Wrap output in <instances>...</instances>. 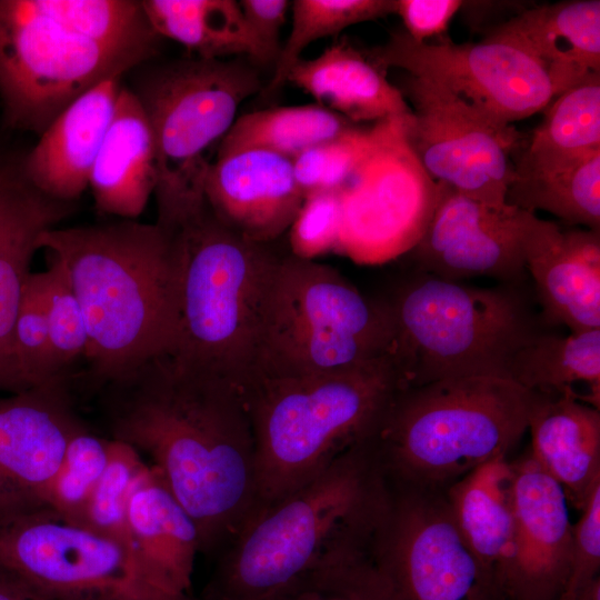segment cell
<instances>
[{"label": "cell", "instance_id": "obj_1", "mask_svg": "<svg viewBox=\"0 0 600 600\" xmlns=\"http://www.w3.org/2000/svg\"><path fill=\"white\" fill-rule=\"evenodd\" d=\"M100 389L111 439L147 456L214 558L259 508L243 389L166 354Z\"/></svg>", "mask_w": 600, "mask_h": 600}, {"label": "cell", "instance_id": "obj_2", "mask_svg": "<svg viewBox=\"0 0 600 600\" xmlns=\"http://www.w3.org/2000/svg\"><path fill=\"white\" fill-rule=\"evenodd\" d=\"M390 486L371 439L259 508L213 558L197 600H282L322 574L372 559Z\"/></svg>", "mask_w": 600, "mask_h": 600}, {"label": "cell", "instance_id": "obj_3", "mask_svg": "<svg viewBox=\"0 0 600 600\" xmlns=\"http://www.w3.org/2000/svg\"><path fill=\"white\" fill-rule=\"evenodd\" d=\"M39 248L63 269L84 314L98 388L167 354L176 322L173 232L137 220L52 228Z\"/></svg>", "mask_w": 600, "mask_h": 600}, {"label": "cell", "instance_id": "obj_4", "mask_svg": "<svg viewBox=\"0 0 600 600\" xmlns=\"http://www.w3.org/2000/svg\"><path fill=\"white\" fill-rule=\"evenodd\" d=\"M534 393L509 379L464 377L398 388L371 442L392 488L444 492L508 459L528 431Z\"/></svg>", "mask_w": 600, "mask_h": 600}, {"label": "cell", "instance_id": "obj_5", "mask_svg": "<svg viewBox=\"0 0 600 600\" xmlns=\"http://www.w3.org/2000/svg\"><path fill=\"white\" fill-rule=\"evenodd\" d=\"M398 388L390 356L324 374L253 379L244 396L259 508L311 482L370 439Z\"/></svg>", "mask_w": 600, "mask_h": 600}, {"label": "cell", "instance_id": "obj_6", "mask_svg": "<svg viewBox=\"0 0 600 600\" xmlns=\"http://www.w3.org/2000/svg\"><path fill=\"white\" fill-rule=\"evenodd\" d=\"M173 237L176 322L166 356L244 390L254 376L262 304L281 256L271 243L230 230L207 203Z\"/></svg>", "mask_w": 600, "mask_h": 600}, {"label": "cell", "instance_id": "obj_7", "mask_svg": "<svg viewBox=\"0 0 600 600\" xmlns=\"http://www.w3.org/2000/svg\"><path fill=\"white\" fill-rule=\"evenodd\" d=\"M524 290L413 271L382 299L393 326L390 357L399 388L464 377L509 379L514 356L541 330Z\"/></svg>", "mask_w": 600, "mask_h": 600}, {"label": "cell", "instance_id": "obj_8", "mask_svg": "<svg viewBox=\"0 0 600 600\" xmlns=\"http://www.w3.org/2000/svg\"><path fill=\"white\" fill-rule=\"evenodd\" d=\"M392 340L382 299L330 266L281 256L262 304L253 379L346 370L390 356Z\"/></svg>", "mask_w": 600, "mask_h": 600}, {"label": "cell", "instance_id": "obj_9", "mask_svg": "<svg viewBox=\"0 0 600 600\" xmlns=\"http://www.w3.org/2000/svg\"><path fill=\"white\" fill-rule=\"evenodd\" d=\"M261 89L257 69L242 58L189 56L141 77L133 92L153 140L157 224L174 231L206 206L212 151L238 118L241 103Z\"/></svg>", "mask_w": 600, "mask_h": 600}, {"label": "cell", "instance_id": "obj_10", "mask_svg": "<svg viewBox=\"0 0 600 600\" xmlns=\"http://www.w3.org/2000/svg\"><path fill=\"white\" fill-rule=\"evenodd\" d=\"M154 53L86 38L33 0H0V103L7 127L41 134L76 99Z\"/></svg>", "mask_w": 600, "mask_h": 600}, {"label": "cell", "instance_id": "obj_11", "mask_svg": "<svg viewBox=\"0 0 600 600\" xmlns=\"http://www.w3.org/2000/svg\"><path fill=\"white\" fill-rule=\"evenodd\" d=\"M0 567L53 600H197L162 587L126 543L48 508L0 521Z\"/></svg>", "mask_w": 600, "mask_h": 600}, {"label": "cell", "instance_id": "obj_12", "mask_svg": "<svg viewBox=\"0 0 600 600\" xmlns=\"http://www.w3.org/2000/svg\"><path fill=\"white\" fill-rule=\"evenodd\" d=\"M372 562L397 600H507L460 532L444 492L390 487Z\"/></svg>", "mask_w": 600, "mask_h": 600}, {"label": "cell", "instance_id": "obj_13", "mask_svg": "<svg viewBox=\"0 0 600 600\" xmlns=\"http://www.w3.org/2000/svg\"><path fill=\"white\" fill-rule=\"evenodd\" d=\"M386 70L434 81L502 126L543 111L556 98L546 67L513 40L490 31L480 42H416L404 30L368 51Z\"/></svg>", "mask_w": 600, "mask_h": 600}, {"label": "cell", "instance_id": "obj_14", "mask_svg": "<svg viewBox=\"0 0 600 600\" xmlns=\"http://www.w3.org/2000/svg\"><path fill=\"white\" fill-rule=\"evenodd\" d=\"M398 89L411 109L406 138L436 182L492 206H506L513 179L511 157L522 138L446 87L406 73Z\"/></svg>", "mask_w": 600, "mask_h": 600}, {"label": "cell", "instance_id": "obj_15", "mask_svg": "<svg viewBox=\"0 0 600 600\" xmlns=\"http://www.w3.org/2000/svg\"><path fill=\"white\" fill-rule=\"evenodd\" d=\"M409 120L380 121L376 147L341 188L338 248L357 260L409 252L440 201L443 184L430 178L407 141Z\"/></svg>", "mask_w": 600, "mask_h": 600}, {"label": "cell", "instance_id": "obj_16", "mask_svg": "<svg viewBox=\"0 0 600 600\" xmlns=\"http://www.w3.org/2000/svg\"><path fill=\"white\" fill-rule=\"evenodd\" d=\"M522 210L492 206L443 184L440 201L409 251L414 271L462 281L488 277L523 286Z\"/></svg>", "mask_w": 600, "mask_h": 600}, {"label": "cell", "instance_id": "obj_17", "mask_svg": "<svg viewBox=\"0 0 600 600\" xmlns=\"http://www.w3.org/2000/svg\"><path fill=\"white\" fill-rule=\"evenodd\" d=\"M81 426L67 380L0 397V521L46 508L48 487Z\"/></svg>", "mask_w": 600, "mask_h": 600}, {"label": "cell", "instance_id": "obj_18", "mask_svg": "<svg viewBox=\"0 0 600 600\" xmlns=\"http://www.w3.org/2000/svg\"><path fill=\"white\" fill-rule=\"evenodd\" d=\"M510 469L514 557L508 600H557L572 548L569 501L529 450L510 462Z\"/></svg>", "mask_w": 600, "mask_h": 600}, {"label": "cell", "instance_id": "obj_19", "mask_svg": "<svg viewBox=\"0 0 600 600\" xmlns=\"http://www.w3.org/2000/svg\"><path fill=\"white\" fill-rule=\"evenodd\" d=\"M524 267L548 324L600 329V231L563 229L522 210Z\"/></svg>", "mask_w": 600, "mask_h": 600}, {"label": "cell", "instance_id": "obj_20", "mask_svg": "<svg viewBox=\"0 0 600 600\" xmlns=\"http://www.w3.org/2000/svg\"><path fill=\"white\" fill-rule=\"evenodd\" d=\"M73 210L74 202L37 189L24 174L22 160L0 154V392L28 390L14 357L16 318L40 237Z\"/></svg>", "mask_w": 600, "mask_h": 600}, {"label": "cell", "instance_id": "obj_21", "mask_svg": "<svg viewBox=\"0 0 600 600\" xmlns=\"http://www.w3.org/2000/svg\"><path fill=\"white\" fill-rule=\"evenodd\" d=\"M203 191L220 222L261 243H272L290 229L306 198L293 161L260 149L214 157Z\"/></svg>", "mask_w": 600, "mask_h": 600}, {"label": "cell", "instance_id": "obj_22", "mask_svg": "<svg viewBox=\"0 0 600 600\" xmlns=\"http://www.w3.org/2000/svg\"><path fill=\"white\" fill-rule=\"evenodd\" d=\"M120 78L104 80L68 106L22 159L24 174L44 194L74 202L89 176L111 122Z\"/></svg>", "mask_w": 600, "mask_h": 600}, {"label": "cell", "instance_id": "obj_23", "mask_svg": "<svg viewBox=\"0 0 600 600\" xmlns=\"http://www.w3.org/2000/svg\"><path fill=\"white\" fill-rule=\"evenodd\" d=\"M130 547L143 568L167 590L191 593L198 529L173 496L160 472L147 462L131 489L127 504Z\"/></svg>", "mask_w": 600, "mask_h": 600}, {"label": "cell", "instance_id": "obj_24", "mask_svg": "<svg viewBox=\"0 0 600 600\" xmlns=\"http://www.w3.org/2000/svg\"><path fill=\"white\" fill-rule=\"evenodd\" d=\"M286 82L350 122L411 118L409 104L388 80L387 70L346 39L334 41L313 59L298 60Z\"/></svg>", "mask_w": 600, "mask_h": 600}, {"label": "cell", "instance_id": "obj_25", "mask_svg": "<svg viewBox=\"0 0 600 600\" xmlns=\"http://www.w3.org/2000/svg\"><path fill=\"white\" fill-rule=\"evenodd\" d=\"M547 69L556 97L600 73V1L568 0L534 6L494 27Z\"/></svg>", "mask_w": 600, "mask_h": 600}, {"label": "cell", "instance_id": "obj_26", "mask_svg": "<svg viewBox=\"0 0 600 600\" xmlns=\"http://www.w3.org/2000/svg\"><path fill=\"white\" fill-rule=\"evenodd\" d=\"M157 183L150 126L133 92L121 87L114 112L89 176L98 211L136 220Z\"/></svg>", "mask_w": 600, "mask_h": 600}, {"label": "cell", "instance_id": "obj_27", "mask_svg": "<svg viewBox=\"0 0 600 600\" xmlns=\"http://www.w3.org/2000/svg\"><path fill=\"white\" fill-rule=\"evenodd\" d=\"M529 452L579 511L600 483V409L569 397L534 393Z\"/></svg>", "mask_w": 600, "mask_h": 600}, {"label": "cell", "instance_id": "obj_28", "mask_svg": "<svg viewBox=\"0 0 600 600\" xmlns=\"http://www.w3.org/2000/svg\"><path fill=\"white\" fill-rule=\"evenodd\" d=\"M510 481V461L497 459L444 491L460 532L507 600L514 557Z\"/></svg>", "mask_w": 600, "mask_h": 600}, {"label": "cell", "instance_id": "obj_29", "mask_svg": "<svg viewBox=\"0 0 600 600\" xmlns=\"http://www.w3.org/2000/svg\"><path fill=\"white\" fill-rule=\"evenodd\" d=\"M509 379L537 394L600 409V329L569 336L539 330L514 356Z\"/></svg>", "mask_w": 600, "mask_h": 600}, {"label": "cell", "instance_id": "obj_30", "mask_svg": "<svg viewBox=\"0 0 600 600\" xmlns=\"http://www.w3.org/2000/svg\"><path fill=\"white\" fill-rule=\"evenodd\" d=\"M147 19L160 38L182 44L202 59L247 57L270 63L234 0H142Z\"/></svg>", "mask_w": 600, "mask_h": 600}, {"label": "cell", "instance_id": "obj_31", "mask_svg": "<svg viewBox=\"0 0 600 600\" xmlns=\"http://www.w3.org/2000/svg\"><path fill=\"white\" fill-rule=\"evenodd\" d=\"M543 111L513 176L558 168L600 149V73L564 90Z\"/></svg>", "mask_w": 600, "mask_h": 600}, {"label": "cell", "instance_id": "obj_32", "mask_svg": "<svg viewBox=\"0 0 600 600\" xmlns=\"http://www.w3.org/2000/svg\"><path fill=\"white\" fill-rule=\"evenodd\" d=\"M351 127L352 122L344 117L317 103L253 111L236 119L216 157L260 149L293 161L306 150Z\"/></svg>", "mask_w": 600, "mask_h": 600}, {"label": "cell", "instance_id": "obj_33", "mask_svg": "<svg viewBox=\"0 0 600 600\" xmlns=\"http://www.w3.org/2000/svg\"><path fill=\"white\" fill-rule=\"evenodd\" d=\"M506 202L546 211L567 226L600 231V149L547 171L513 176Z\"/></svg>", "mask_w": 600, "mask_h": 600}, {"label": "cell", "instance_id": "obj_34", "mask_svg": "<svg viewBox=\"0 0 600 600\" xmlns=\"http://www.w3.org/2000/svg\"><path fill=\"white\" fill-rule=\"evenodd\" d=\"M292 23L281 46L274 71L264 94H273L284 83L302 51L312 42L334 37L350 26L373 21L396 11V0H294Z\"/></svg>", "mask_w": 600, "mask_h": 600}, {"label": "cell", "instance_id": "obj_35", "mask_svg": "<svg viewBox=\"0 0 600 600\" xmlns=\"http://www.w3.org/2000/svg\"><path fill=\"white\" fill-rule=\"evenodd\" d=\"M109 452L110 439L99 437L84 424L81 426L69 440L48 487L46 508L82 524L89 498L107 466Z\"/></svg>", "mask_w": 600, "mask_h": 600}, {"label": "cell", "instance_id": "obj_36", "mask_svg": "<svg viewBox=\"0 0 600 600\" xmlns=\"http://www.w3.org/2000/svg\"><path fill=\"white\" fill-rule=\"evenodd\" d=\"M380 130V121L369 129L353 126L298 156L293 169L304 197L341 189L376 147Z\"/></svg>", "mask_w": 600, "mask_h": 600}, {"label": "cell", "instance_id": "obj_37", "mask_svg": "<svg viewBox=\"0 0 600 600\" xmlns=\"http://www.w3.org/2000/svg\"><path fill=\"white\" fill-rule=\"evenodd\" d=\"M146 466L144 458L131 446L110 438L109 459L89 498L82 524L131 549L127 504L133 483Z\"/></svg>", "mask_w": 600, "mask_h": 600}, {"label": "cell", "instance_id": "obj_38", "mask_svg": "<svg viewBox=\"0 0 600 600\" xmlns=\"http://www.w3.org/2000/svg\"><path fill=\"white\" fill-rule=\"evenodd\" d=\"M40 272L46 303L51 361L56 373L68 379L69 368L84 358L88 332L81 306L59 263L49 259Z\"/></svg>", "mask_w": 600, "mask_h": 600}, {"label": "cell", "instance_id": "obj_39", "mask_svg": "<svg viewBox=\"0 0 600 600\" xmlns=\"http://www.w3.org/2000/svg\"><path fill=\"white\" fill-rule=\"evenodd\" d=\"M13 348L27 389L68 380L59 377L52 366L40 272H32L24 287L14 322Z\"/></svg>", "mask_w": 600, "mask_h": 600}, {"label": "cell", "instance_id": "obj_40", "mask_svg": "<svg viewBox=\"0 0 600 600\" xmlns=\"http://www.w3.org/2000/svg\"><path fill=\"white\" fill-rule=\"evenodd\" d=\"M341 224V189L317 191L306 196L290 227L294 256H312L338 248Z\"/></svg>", "mask_w": 600, "mask_h": 600}, {"label": "cell", "instance_id": "obj_41", "mask_svg": "<svg viewBox=\"0 0 600 600\" xmlns=\"http://www.w3.org/2000/svg\"><path fill=\"white\" fill-rule=\"evenodd\" d=\"M282 600H397L372 559L320 576Z\"/></svg>", "mask_w": 600, "mask_h": 600}, {"label": "cell", "instance_id": "obj_42", "mask_svg": "<svg viewBox=\"0 0 600 600\" xmlns=\"http://www.w3.org/2000/svg\"><path fill=\"white\" fill-rule=\"evenodd\" d=\"M573 524L569 572L557 600H574L600 571V483L594 487Z\"/></svg>", "mask_w": 600, "mask_h": 600}, {"label": "cell", "instance_id": "obj_43", "mask_svg": "<svg viewBox=\"0 0 600 600\" xmlns=\"http://www.w3.org/2000/svg\"><path fill=\"white\" fill-rule=\"evenodd\" d=\"M460 0H396V11L406 33L416 42L442 38L456 13L462 8Z\"/></svg>", "mask_w": 600, "mask_h": 600}, {"label": "cell", "instance_id": "obj_44", "mask_svg": "<svg viewBox=\"0 0 600 600\" xmlns=\"http://www.w3.org/2000/svg\"><path fill=\"white\" fill-rule=\"evenodd\" d=\"M243 18L270 62L276 63L280 53V30L291 8L288 0H241Z\"/></svg>", "mask_w": 600, "mask_h": 600}, {"label": "cell", "instance_id": "obj_45", "mask_svg": "<svg viewBox=\"0 0 600 600\" xmlns=\"http://www.w3.org/2000/svg\"><path fill=\"white\" fill-rule=\"evenodd\" d=\"M0 600H53L0 567Z\"/></svg>", "mask_w": 600, "mask_h": 600}, {"label": "cell", "instance_id": "obj_46", "mask_svg": "<svg viewBox=\"0 0 600 600\" xmlns=\"http://www.w3.org/2000/svg\"><path fill=\"white\" fill-rule=\"evenodd\" d=\"M574 600H600V578L596 579L581 594Z\"/></svg>", "mask_w": 600, "mask_h": 600}]
</instances>
